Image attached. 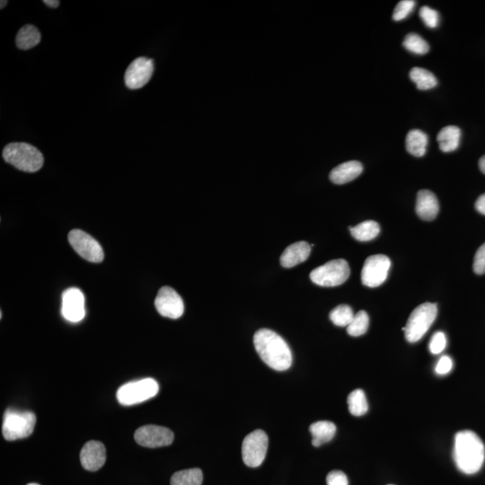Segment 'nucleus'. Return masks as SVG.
I'll use <instances>...</instances> for the list:
<instances>
[{
    "label": "nucleus",
    "mask_w": 485,
    "mask_h": 485,
    "mask_svg": "<svg viewBox=\"0 0 485 485\" xmlns=\"http://www.w3.org/2000/svg\"><path fill=\"white\" fill-rule=\"evenodd\" d=\"M363 172V166L359 161H348L333 168L330 174V180L335 184L350 183L359 177Z\"/></svg>",
    "instance_id": "obj_18"
},
{
    "label": "nucleus",
    "mask_w": 485,
    "mask_h": 485,
    "mask_svg": "<svg viewBox=\"0 0 485 485\" xmlns=\"http://www.w3.org/2000/svg\"><path fill=\"white\" fill-rule=\"evenodd\" d=\"M309 430L313 437L312 444L317 448L324 443L331 442L336 433V426L332 422L321 421L311 424Z\"/></svg>",
    "instance_id": "obj_20"
},
{
    "label": "nucleus",
    "mask_w": 485,
    "mask_h": 485,
    "mask_svg": "<svg viewBox=\"0 0 485 485\" xmlns=\"http://www.w3.org/2000/svg\"><path fill=\"white\" fill-rule=\"evenodd\" d=\"M390 266V259L386 255H376L368 257L362 268L363 285L370 288H377L382 285L388 278Z\"/></svg>",
    "instance_id": "obj_10"
},
{
    "label": "nucleus",
    "mask_w": 485,
    "mask_h": 485,
    "mask_svg": "<svg viewBox=\"0 0 485 485\" xmlns=\"http://www.w3.org/2000/svg\"><path fill=\"white\" fill-rule=\"evenodd\" d=\"M452 368H453V361H452L451 357L442 356L438 363H437L435 371L437 374L443 376V375L448 374L452 370Z\"/></svg>",
    "instance_id": "obj_35"
},
{
    "label": "nucleus",
    "mask_w": 485,
    "mask_h": 485,
    "mask_svg": "<svg viewBox=\"0 0 485 485\" xmlns=\"http://www.w3.org/2000/svg\"><path fill=\"white\" fill-rule=\"evenodd\" d=\"M61 314L70 322H80L85 317V297L77 288H68L62 294Z\"/></svg>",
    "instance_id": "obj_14"
},
{
    "label": "nucleus",
    "mask_w": 485,
    "mask_h": 485,
    "mask_svg": "<svg viewBox=\"0 0 485 485\" xmlns=\"http://www.w3.org/2000/svg\"><path fill=\"white\" fill-rule=\"evenodd\" d=\"M154 73L152 59L141 57L136 59L128 67L125 72V85L132 90H136L148 84Z\"/></svg>",
    "instance_id": "obj_13"
},
{
    "label": "nucleus",
    "mask_w": 485,
    "mask_h": 485,
    "mask_svg": "<svg viewBox=\"0 0 485 485\" xmlns=\"http://www.w3.org/2000/svg\"><path fill=\"white\" fill-rule=\"evenodd\" d=\"M403 46L410 52L424 55L430 52V46L424 38L417 34H409L404 38Z\"/></svg>",
    "instance_id": "obj_28"
},
{
    "label": "nucleus",
    "mask_w": 485,
    "mask_h": 485,
    "mask_svg": "<svg viewBox=\"0 0 485 485\" xmlns=\"http://www.w3.org/2000/svg\"><path fill=\"white\" fill-rule=\"evenodd\" d=\"M159 391V384L153 379L132 381L118 389L117 399L123 406H134L156 397Z\"/></svg>",
    "instance_id": "obj_6"
},
{
    "label": "nucleus",
    "mask_w": 485,
    "mask_h": 485,
    "mask_svg": "<svg viewBox=\"0 0 485 485\" xmlns=\"http://www.w3.org/2000/svg\"><path fill=\"white\" fill-rule=\"evenodd\" d=\"M353 309L347 305H340L333 309L330 313V319L335 326L344 327L348 326L354 317Z\"/></svg>",
    "instance_id": "obj_29"
},
{
    "label": "nucleus",
    "mask_w": 485,
    "mask_h": 485,
    "mask_svg": "<svg viewBox=\"0 0 485 485\" xmlns=\"http://www.w3.org/2000/svg\"><path fill=\"white\" fill-rule=\"evenodd\" d=\"M350 275V269L347 261L337 259L315 268L310 273V279L315 284L321 287H335L344 284Z\"/></svg>",
    "instance_id": "obj_7"
},
{
    "label": "nucleus",
    "mask_w": 485,
    "mask_h": 485,
    "mask_svg": "<svg viewBox=\"0 0 485 485\" xmlns=\"http://www.w3.org/2000/svg\"><path fill=\"white\" fill-rule=\"evenodd\" d=\"M202 481H204V474L201 469H186L172 475L171 485H201Z\"/></svg>",
    "instance_id": "obj_25"
},
{
    "label": "nucleus",
    "mask_w": 485,
    "mask_h": 485,
    "mask_svg": "<svg viewBox=\"0 0 485 485\" xmlns=\"http://www.w3.org/2000/svg\"><path fill=\"white\" fill-rule=\"evenodd\" d=\"M7 4H8L7 0H5V1H4V0H2V1H1V7H0V8H1V10H2L3 8H5V7H6V5H7Z\"/></svg>",
    "instance_id": "obj_39"
},
{
    "label": "nucleus",
    "mask_w": 485,
    "mask_h": 485,
    "mask_svg": "<svg viewBox=\"0 0 485 485\" xmlns=\"http://www.w3.org/2000/svg\"><path fill=\"white\" fill-rule=\"evenodd\" d=\"M28 485H40V484H35V483H32V484H28Z\"/></svg>",
    "instance_id": "obj_40"
},
{
    "label": "nucleus",
    "mask_w": 485,
    "mask_h": 485,
    "mask_svg": "<svg viewBox=\"0 0 485 485\" xmlns=\"http://www.w3.org/2000/svg\"><path fill=\"white\" fill-rule=\"evenodd\" d=\"M347 402L350 413L353 415L362 416L367 413L368 410L367 398L362 389H356L350 393Z\"/></svg>",
    "instance_id": "obj_26"
},
{
    "label": "nucleus",
    "mask_w": 485,
    "mask_h": 485,
    "mask_svg": "<svg viewBox=\"0 0 485 485\" xmlns=\"http://www.w3.org/2000/svg\"><path fill=\"white\" fill-rule=\"evenodd\" d=\"M461 139V130L455 125H449L443 128L437 136L440 150L442 152L449 153L457 150L459 147Z\"/></svg>",
    "instance_id": "obj_19"
},
{
    "label": "nucleus",
    "mask_w": 485,
    "mask_h": 485,
    "mask_svg": "<svg viewBox=\"0 0 485 485\" xmlns=\"http://www.w3.org/2000/svg\"><path fill=\"white\" fill-rule=\"evenodd\" d=\"M474 272L478 275L485 273V243L476 252L474 260Z\"/></svg>",
    "instance_id": "obj_33"
},
{
    "label": "nucleus",
    "mask_w": 485,
    "mask_h": 485,
    "mask_svg": "<svg viewBox=\"0 0 485 485\" xmlns=\"http://www.w3.org/2000/svg\"><path fill=\"white\" fill-rule=\"evenodd\" d=\"M479 168H480L481 172L485 175V155L479 160Z\"/></svg>",
    "instance_id": "obj_38"
},
{
    "label": "nucleus",
    "mask_w": 485,
    "mask_h": 485,
    "mask_svg": "<svg viewBox=\"0 0 485 485\" xmlns=\"http://www.w3.org/2000/svg\"><path fill=\"white\" fill-rule=\"evenodd\" d=\"M68 239L75 252L85 260L95 264L103 261L105 255L102 246L90 235L80 229H73L68 234Z\"/></svg>",
    "instance_id": "obj_9"
},
{
    "label": "nucleus",
    "mask_w": 485,
    "mask_h": 485,
    "mask_svg": "<svg viewBox=\"0 0 485 485\" xmlns=\"http://www.w3.org/2000/svg\"><path fill=\"white\" fill-rule=\"evenodd\" d=\"M155 306L162 317L171 319H178L184 312L183 299L174 288L168 286L160 288L155 299Z\"/></svg>",
    "instance_id": "obj_12"
},
{
    "label": "nucleus",
    "mask_w": 485,
    "mask_h": 485,
    "mask_svg": "<svg viewBox=\"0 0 485 485\" xmlns=\"http://www.w3.org/2000/svg\"><path fill=\"white\" fill-rule=\"evenodd\" d=\"M419 17H421L422 22L428 28H436L439 26V16L438 12L428 7V6H424L419 10Z\"/></svg>",
    "instance_id": "obj_30"
},
{
    "label": "nucleus",
    "mask_w": 485,
    "mask_h": 485,
    "mask_svg": "<svg viewBox=\"0 0 485 485\" xmlns=\"http://www.w3.org/2000/svg\"><path fill=\"white\" fill-rule=\"evenodd\" d=\"M438 314V306L434 303H424L412 312L403 330L406 340L410 344L417 343L433 326Z\"/></svg>",
    "instance_id": "obj_4"
},
{
    "label": "nucleus",
    "mask_w": 485,
    "mask_h": 485,
    "mask_svg": "<svg viewBox=\"0 0 485 485\" xmlns=\"http://www.w3.org/2000/svg\"><path fill=\"white\" fill-rule=\"evenodd\" d=\"M326 484L327 485H349V481L344 472L335 470L327 475Z\"/></svg>",
    "instance_id": "obj_34"
},
{
    "label": "nucleus",
    "mask_w": 485,
    "mask_h": 485,
    "mask_svg": "<svg viewBox=\"0 0 485 485\" xmlns=\"http://www.w3.org/2000/svg\"><path fill=\"white\" fill-rule=\"evenodd\" d=\"M41 32L35 26L26 25L17 32V46L21 50H30L38 46L41 41Z\"/></svg>",
    "instance_id": "obj_22"
},
{
    "label": "nucleus",
    "mask_w": 485,
    "mask_h": 485,
    "mask_svg": "<svg viewBox=\"0 0 485 485\" xmlns=\"http://www.w3.org/2000/svg\"><path fill=\"white\" fill-rule=\"evenodd\" d=\"M475 209L478 211V212L485 215V193H484L483 195H481L480 197L477 199V201H476Z\"/></svg>",
    "instance_id": "obj_36"
},
{
    "label": "nucleus",
    "mask_w": 485,
    "mask_h": 485,
    "mask_svg": "<svg viewBox=\"0 0 485 485\" xmlns=\"http://www.w3.org/2000/svg\"><path fill=\"white\" fill-rule=\"evenodd\" d=\"M370 326V317L365 311H359L354 315L352 323L347 326V333L353 337H359L367 333Z\"/></svg>",
    "instance_id": "obj_27"
},
{
    "label": "nucleus",
    "mask_w": 485,
    "mask_h": 485,
    "mask_svg": "<svg viewBox=\"0 0 485 485\" xmlns=\"http://www.w3.org/2000/svg\"><path fill=\"white\" fill-rule=\"evenodd\" d=\"M416 3L413 0H403L398 3L393 14V19L401 21L406 19L413 10H415Z\"/></svg>",
    "instance_id": "obj_31"
},
{
    "label": "nucleus",
    "mask_w": 485,
    "mask_h": 485,
    "mask_svg": "<svg viewBox=\"0 0 485 485\" xmlns=\"http://www.w3.org/2000/svg\"><path fill=\"white\" fill-rule=\"evenodd\" d=\"M254 344L261 361L273 370L285 371L293 364L290 346L272 330H258L254 336Z\"/></svg>",
    "instance_id": "obj_1"
},
{
    "label": "nucleus",
    "mask_w": 485,
    "mask_h": 485,
    "mask_svg": "<svg viewBox=\"0 0 485 485\" xmlns=\"http://www.w3.org/2000/svg\"><path fill=\"white\" fill-rule=\"evenodd\" d=\"M447 346V338L445 333L443 332H437L434 333L430 342V352L434 355H438L445 350Z\"/></svg>",
    "instance_id": "obj_32"
},
{
    "label": "nucleus",
    "mask_w": 485,
    "mask_h": 485,
    "mask_svg": "<svg viewBox=\"0 0 485 485\" xmlns=\"http://www.w3.org/2000/svg\"><path fill=\"white\" fill-rule=\"evenodd\" d=\"M311 253V246L305 241H299L288 246L282 253L281 264L284 268H293L308 260Z\"/></svg>",
    "instance_id": "obj_17"
},
{
    "label": "nucleus",
    "mask_w": 485,
    "mask_h": 485,
    "mask_svg": "<svg viewBox=\"0 0 485 485\" xmlns=\"http://www.w3.org/2000/svg\"><path fill=\"white\" fill-rule=\"evenodd\" d=\"M269 439L264 430H257L248 434L242 444L244 463L249 467H258L266 459Z\"/></svg>",
    "instance_id": "obj_8"
},
{
    "label": "nucleus",
    "mask_w": 485,
    "mask_h": 485,
    "mask_svg": "<svg viewBox=\"0 0 485 485\" xmlns=\"http://www.w3.org/2000/svg\"><path fill=\"white\" fill-rule=\"evenodd\" d=\"M43 3L48 6V7L56 8L59 7V3L61 2H59V0H44Z\"/></svg>",
    "instance_id": "obj_37"
},
{
    "label": "nucleus",
    "mask_w": 485,
    "mask_h": 485,
    "mask_svg": "<svg viewBox=\"0 0 485 485\" xmlns=\"http://www.w3.org/2000/svg\"><path fill=\"white\" fill-rule=\"evenodd\" d=\"M106 451L105 445L97 440L86 443L80 452V462L88 471L95 472L105 465Z\"/></svg>",
    "instance_id": "obj_15"
},
{
    "label": "nucleus",
    "mask_w": 485,
    "mask_h": 485,
    "mask_svg": "<svg viewBox=\"0 0 485 485\" xmlns=\"http://www.w3.org/2000/svg\"><path fill=\"white\" fill-rule=\"evenodd\" d=\"M350 234L356 240L368 242L379 236L380 227L379 223L373 220L359 223V225L350 228Z\"/></svg>",
    "instance_id": "obj_23"
},
{
    "label": "nucleus",
    "mask_w": 485,
    "mask_h": 485,
    "mask_svg": "<svg viewBox=\"0 0 485 485\" xmlns=\"http://www.w3.org/2000/svg\"><path fill=\"white\" fill-rule=\"evenodd\" d=\"M428 138L419 130H410L406 136V150L413 156L421 157L426 153Z\"/></svg>",
    "instance_id": "obj_21"
},
{
    "label": "nucleus",
    "mask_w": 485,
    "mask_h": 485,
    "mask_svg": "<svg viewBox=\"0 0 485 485\" xmlns=\"http://www.w3.org/2000/svg\"><path fill=\"white\" fill-rule=\"evenodd\" d=\"M416 213L424 220L430 221L436 218L439 211L438 198L431 190H421L417 195Z\"/></svg>",
    "instance_id": "obj_16"
},
{
    "label": "nucleus",
    "mask_w": 485,
    "mask_h": 485,
    "mask_svg": "<svg viewBox=\"0 0 485 485\" xmlns=\"http://www.w3.org/2000/svg\"><path fill=\"white\" fill-rule=\"evenodd\" d=\"M410 79L419 90H428L438 85L436 77L430 71L422 68H413L410 72Z\"/></svg>",
    "instance_id": "obj_24"
},
{
    "label": "nucleus",
    "mask_w": 485,
    "mask_h": 485,
    "mask_svg": "<svg viewBox=\"0 0 485 485\" xmlns=\"http://www.w3.org/2000/svg\"><path fill=\"white\" fill-rule=\"evenodd\" d=\"M37 416L32 412L8 409L3 419L2 434L8 442L28 438L34 433Z\"/></svg>",
    "instance_id": "obj_5"
},
{
    "label": "nucleus",
    "mask_w": 485,
    "mask_h": 485,
    "mask_svg": "<svg viewBox=\"0 0 485 485\" xmlns=\"http://www.w3.org/2000/svg\"><path fill=\"white\" fill-rule=\"evenodd\" d=\"M485 448L483 442L471 430H462L455 437L454 459L457 468L466 475L480 471L484 465Z\"/></svg>",
    "instance_id": "obj_2"
},
{
    "label": "nucleus",
    "mask_w": 485,
    "mask_h": 485,
    "mask_svg": "<svg viewBox=\"0 0 485 485\" xmlns=\"http://www.w3.org/2000/svg\"><path fill=\"white\" fill-rule=\"evenodd\" d=\"M3 159L19 170L34 172L43 168V154L34 146L25 142H14L6 146Z\"/></svg>",
    "instance_id": "obj_3"
},
{
    "label": "nucleus",
    "mask_w": 485,
    "mask_h": 485,
    "mask_svg": "<svg viewBox=\"0 0 485 485\" xmlns=\"http://www.w3.org/2000/svg\"><path fill=\"white\" fill-rule=\"evenodd\" d=\"M134 439L142 447L155 448L171 445L174 442L175 435L168 428L157 425H145L136 430Z\"/></svg>",
    "instance_id": "obj_11"
}]
</instances>
